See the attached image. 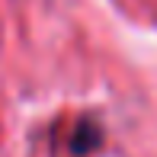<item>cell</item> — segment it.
Segmentation results:
<instances>
[{"label":"cell","instance_id":"1","mask_svg":"<svg viewBox=\"0 0 157 157\" xmlns=\"http://www.w3.org/2000/svg\"><path fill=\"white\" fill-rule=\"evenodd\" d=\"M96 144H99L96 125L93 122H80V125H77V135H74V151L77 154H87V151H93Z\"/></svg>","mask_w":157,"mask_h":157}]
</instances>
